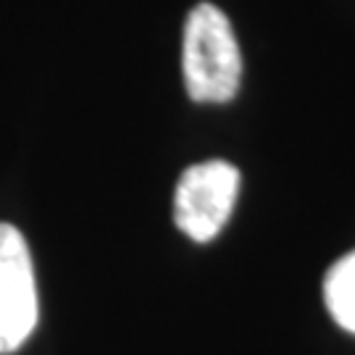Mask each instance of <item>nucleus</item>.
I'll use <instances>...</instances> for the list:
<instances>
[{
    "mask_svg": "<svg viewBox=\"0 0 355 355\" xmlns=\"http://www.w3.org/2000/svg\"><path fill=\"white\" fill-rule=\"evenodd\" d=\"M40 303L24 234L0 221V355L16 353L37 327Z\"/></svg>",
    "mask_w": 355,
    "mask_h": 355,
    "instance_id": "3",
    "label": "nucleus"
},
{
    "mask_svg": "<svg viewBox=\"0 0 355 355\" xmlns=\"http://www.w3.org/2000/svg\"><path fill=\"white\" fill-rule=\"evenodd\" d=\"M240 192V171L229 161H205L182 171L174 195V224L195 242H211L227 227Z\"/></svg>",
    "mask_w": 355,
    "mask_h": 355,
    "instance_id": "2",
    "label": "nucleus"
},
{
    "mask_svg": "<svg viewBox=\"0 0 355 355\" xmlns=\"http://www.w3.org/2000/svg\"><path fill=\"white\" fill-rule=\"evenodd\" d=\"M182 69L195 103H229L240 89V45L227 13L214 3H200L187 16Z\"/></svg>",
    "mask_w": 355,
    "mask_h": 355,
    "instance_id": "1",
    "label": "nucleus"
},
{
    "mask_svg": "<svg viewBox=\"0 0 355 355\" xmlns=\"http://www.w3.org/2000/svg\"><path fill=\"white\" fill-rule=\"evenodd\" d=\"M324 300L331 318L345 331L355 334V250L343 255L327 271L324 279Z\"/></svg>",
    "mask_w": 355,
    "mask_h": 355,
    "instance_id": "4",
    "label": "nucleus"
}]
</instances>
